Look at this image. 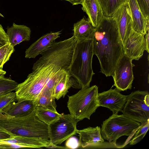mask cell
Returning a JSON list of instances; mask_svg holds the SVG:
<instances>
[{
    "label": "cell",
    "instance_id": "cell-26",
    "mask_svg": "<svg viewBox=\"0 0 149 149\" xmlns=\"http://www.w3.org/2000/svg\"><path fill=\"white\" fill-rule=\"evenodd\" d=\"M18 84L10 78L0 76V95L15 91Z\"/></svg>",
    "mask_w": 149,
    "mask_h": 149
},
{
    "label": "cell",
    "instance_id": "cell-37",
    "mask_svg": "<svg viewBox=\"0 0 149 149\" xmlns=\"http://www.w3.org/2000/svg\"><path fill=\"white\" fill-rule=\"evenodd\" d=\"M68 1L73 5H77L81 4L82 0H62Z\"/></svg>",
    "mask_w": 149,
    "mask_h": 149
},
{
    "label": "cell",
    "instance_id": "cell-33",
    "mask_svg": "<svg viewBox=\"0 0 149 149\" xmlns=\"http://www.w3.org/2000/svg\"><path fill=\"white\" fill-rule=\"evenodd\" d=\"M9 42L8 36L0 24V48Z\"/></svg>",
    "mask_w": 149,
    "mask_h": 149
},
{
    "label": "cell",
    "instance_id": "cell-4",
    "mask_svg": "<svg viewBox=\"0 0 149 149\" xmlns=\"http://www.w3.org/2000/svg\"><path fill=\"white\" fill-rule=\"evenodd\" d=\"M62 68L50 64L32 69L23 82L18 84L15 90L16 100H35L49 79Z\"/></svg>",
    "mask_w": 149,
    "mask_h": 149
},
{
    "label": "cell",
    "instance_id": "cell-24",
    "mask_svg": "<svg viewBox=\"0 0 149 149\" xmlns=\"http://www.w3.org/2000/svg\"><path fill=\"white\" fill-rule=\"evenodd\" d=\"M34 112L40 120L49 125L58 120L61 115L57 111L40 107H36Z\"/></svg>",
    "mask_w": 149,
    "mask_h": 149
},
{
    "label": "cell",
    "instance_id": "cell-12",
    "mask_svg": "<svg viewBox=\"0 0 149 149\" xmlns=\"http://www.w3.org/2000/svg\"><path fill=\"white\" fill-rule=\"evenodd\" d=\"M116 20L123 46L133 31L132 20L128 2L121 6L112 17Z\"/></svg>",
    "mask_w": 149,
    "mask_h": 149
},
{
    "label": "cell",
    "instance_id": "cell-22",
    "mask_svg": "<svg viewBox=\"0 0 149 149\" xmlns=\"http://www.w3.org/2000/svg\"><path fill=\"white\" fill-rule=\"evenodd\" d=\"M3 143H13L27 146L32 148H48L52 145L50 140L38 139L31 138L23 137H15L12 138L0 141Z\"/></svg>",
    "mask_w": 149,
    "mask_h": 149
},
{
    "label": "cell",
    "instance_id": "cell-8",
    "mask_svg": "<svg viewBox=\"0 0 149 149\" xmlns=\"http://www.w3.org/2000/svg\"><path fill=\"white\" fill-rule=\"evenodd\" d=\"M123 114L144 124L149 121V95L147 91H137L128 95L121 111Z\"/></svg>",
    "mask_w": 149,
    "mask_h": 149
},
{
    "label": "cell",
    "instance_id": "cell-5",
    "mask_svg": "<svg viewBox=\"0 0 149 149\" xmlns=\"http://www.w3.org/2000/svg\"><path fill=\"white\" fill-rule=\"evenodd\" d=\"M98 87L96 85L82 88L77 93L68 96L67 107L70 114L80 121L91 115L99 107L97 99Z\"/></svg>",
    "mask_w": 149,
    "mask_h": 149
},
{
    "label": "cell",
    "instance_id": "cell-16",
    "mask_svg": "<svg viewBox=\"0 0 149 149\" xmlns=\"http://www.w3.org/2000/svg\"><path fill=\"white\" fill-rule=\"evenodd\" d=\"M36 107L35 101L25 100L13 102L2 111L3 113L12 117H21L28 116L34 111Z\"/></svg>",
    "mask_w": 149,
    "mask_h": 149
},
{
    "label": "cell",
    "instance_id": "cell-15",
    "mask_svg": "<svg viewBox=\"0 0 149 149\" xmlns=\"http://www.w3.org/2000/svg\"><path fill=\"white\" fill-rule=\"evenodd\" d=\"M61 31L47 33L33 43L26 49L25 57L34 58L51 46L60 37Z\"/></svg>",
    "mask_w": 149,
    "mask_h": 149
},
{
    "label": "cell",
    "instance_id": "cell-38",
    "mask_svg": "<svg viewBox=\"0 0 149 149\" xmlns=\"http://www.w3.org/2000/svg\"><path fill=\"white\" fill-rule=\"evenodd\" d=\"M6 72L3 69H0V76H4L6 74Z\"/></svg>",
    "mask_w": 149,
    "mask_h": 149
},
{
    "label": "cell",
    "instance_id": "cell-28",
    "mask_svg": "<svg viewBox=\"0 0 149 149\" xmlns=\"http://www.w3.org/2000/svg\"><path fill=\"white\" fill-rule=\"evenodd\" d=\"M149 121L144 124H141L128 143L132 145L139 142L145 136L149 129Z\"/></svg>",
    "mask_w": 149,
    "mask_h": 149
},
{
    "label": "cell",
    "instance_id": "cell-1",
    "mask_svg": "<svg viewBox=\"0 0 149 149\" xmlns=\"http://www.w3.org/2000/svg\"><path fill=\"white\" fill-rule=\"evenodd\" d=\"M92 39L94 54L99 61L101 72L107 77L112 76L118 61L124 54L115 19L104 16L95 28Z\"/></svg>",
    "mask_w": 149,
    "mask_h": 149
},
{
    "label": "cell",
    "instance_id": "cell-31",
    "mask_svg": "<svg viewBox=\"0 0 149 149\" xmlns=\"http://www.w3.org/2000/svg\"><path fill=\"white\" fill-rule=\"evenodd\" d=\"M80 146L79 141L76 137L72 136L66 140L65 147L67 149H75Z\"/></svg>",
    "mask_w": 149,
    "mask_h": 149
},
{
    "label": "cell",
    "instance_id": "cell-19",
    "mask_svg": "<svg viewBox=\"0 0 149 149\" xmlns=\"http://www.w3.org/2000/svg\"><path fill=\"white\" fill-rule=\"evenodd\" d=\"M6 33L9 43L14 47L22 41H29L31 30L25 25H17L13 23L12 26L8 28Z\"/></svg>",
    "mask_w": 149,
    "mask_h": 149
},
{
    "label": "cell",
    "instance_id": "cell-9",
    "mask_svg": "<svg viewBox=\"0 0 149 149\" xmlns=\"http://www.w3.org/2000/svg\"><path fill=\"white\" fill-rule=\"evenodd\" d=\"M79 121L70 114H61L59 118L49 125L51 144L60 145L76 133Z\"/></svg>",
    "mask_w": 149,
    "mask_h": 149
},
{
    "label": "cell",
    "instance_id": "cell-21",
    "mask_svg": "<svg viewBox=\"0 0 149 149\" xmlns=\"http://www.w3.org/2000/svg\"><path fill=\"white\" fill-rule=\"evenodd\" d=\"M95 28L88 19L84 17L74 24L73 36L76 41L92 38Z\"/></svg>",
    "mask_w": 149,
    "mask_h": 149
},
{
    "label": "cell",
    "instance_id": "cell-25",
    "mask_svg": "<svg viewBox=\"0 0 149 149\" xmlns=\"http://www.w3.org/2000/svg\"><path fill=\"white\" fill-rule=\"evenodd\" d=\"M104 15L112 17L118 9L128 0H98Z\"/></svg>",
    "mask_w": 149,
    "mask_h": 149
},
{
    "label": "cell",
    "instance_id": "cell-6",
    "mask_svg": "<svg viewBox=\"0 0 149 149\" xmlns=\"http://www.w3.org/2000/svg\"><path fill=\"white\" fill-rule=\"evenodd\" d=\"M138 122L124 115L113 114L103 122L101 128L102 136L109 143L117 145V139L120 137L127 136L128 138L124 145L128 143L135 133L141 125Z\"/></svg>",
    "mask_w": 149,
    "mask_h": 149
},
{
    "label": "cell",
    "instance_id": "cell-27",
    "mask_svg": "<svg viewBox=\"0 0 149 149\" xmlns=\"http://www.w3.org/2000/svg\"><path fill=\"white\" fill-rule=\"evenodd\" d=\"M14 50V47L9 42L0 48V69H3L4 64L9 60Z\"/></svg>",
    "mask_w": 149,
    "mask_h": 149
},
{
    "label": "cell",
    "instance_id": "cell-11",
    "mask_svg": "<svg viewBox=\"0 0 149 149\" xmlns=\"http://www.w3.org/2000/svg\"><path fill=\"white\" fill-rule=\"evenodd\" d=\"M127 97L128 95L121 94L115 88L98 93L97 99L99 107L107 108L112 112L113 114H118L121 111Z\"/></svg>",
    "mask_w": 149,
    "mask_h": 149
},
{
    "label": "cell",
    "instance_id": "cell-35",
    "mask_svg": "<svg viewBox=\"0 0 149 149\" xmlns=\"http://www.w3.org/2000/svg\"><path fill=\"white\" fill-rule=\"evenodd\" d=\"M149 30H148L145 34V40L146 42V50L148 53L149 52Z\"/></svg>",
    "mask_w": 149,
    "mask_h": 149
},
{
    "label": "cell",
    "instance_id": "cell-34",
    "mask_svg": "<svg viewBox=\"0 0 149 149\" xmlns=\"http://www.w3.org/2000/svg\"><path fill=\"white\" fill-rule=\"evenodd\" d=\"M13 137L8 133L0 130V141L10 139Z\"/></svg>",
    "mask_w": 149,
    "mask_h": 149
},
{
    "label": "cell",
    "instance_id": "cell-18",
    "mask_svg": "<svg viewBox=\"0 0 149 149\" xmlns=\"http://www.w3.org/2000/svg\"><path fill=\"white\" fill-rule=\"evenodd\" d=\"M82 10L87 15L88 19L95 28L100 24L104 15L98 0H82Z\"/></svg>",
    "mask_w": 149,
    "mask_h": 149
},
{
    "label": "cell",
    "instance_id": "cell-30",
    "mask_svg": "<svg viewBox=\"0 0 149 149\" xmlns=\"http://www.w3.org/2000/svg\"><path fill=\"white\" fill-rule=\"evenodd\" d=\"M144 18L149 19V0H136Z\"/></svg>",
    "mask_w": 149,
    "mask_h": 149
},
{
    "label": "cell",
    "instance_id": "cell-10",
    "mask_svg": "<svg viewBox=\"0 0 149 149\" xmlns=\"http://www.w3.org/2000/svg\"><path fill=\"white\" fill-rule=\"evenodd\" d=\"M131 59L125 54L120 58L115 68L112 77L116 88L120 92L131 89L134 79Z\"/></svg>",
    "mask_w": 149,
    "mask_h": 149
},
{
    "label": "cell",
    "instance_id": "cell-7",
    "mask_svg": "<svg viewBox=\"0 0 149 149\" xmlns=\"http://www.w3.org/2000/svg\"><path fill=\"white\" fill-rule=\"evenodd\" d=\"M76 42L73 36L63 41L55 42L40 54L41 56L34 63L32 69L52 64L68 70Z\"/></svg>",
    "mask_w": 149,
    "mask_h": 149
},
{
    "label": "cell",
    "instance_id": "cell-14",
    "mask_svg": "<svg viewBox=\"0 0 149 149\" xmlns=\"http://www.w3.org/2000/svg\"><path fill=\"white\" fill-rule=\"evenodd\" d=\"M76 133L79 137L80 146L83 148L99 147L104 142L101 132V128L88 127L82 130L77 129Z\"/></svg>",
    "mask_w": 149,
    "mask_h": 149
},
{
    "label": "cell",
    "instance_id": "cell-17",
    "mask_svg": "<svg viewBox=\"0 0 149 149\" xmlns=\"http://www.w3.org/2000/svg\"><path fill=\"white\" fill-rule=\"evenodd\" d=\"M133 31L145 35L149 30V19H146L143 16L136 0H128Z\"/></svg>",
    "mask_w": 149,
    "mask_h": 149
},
{
    "label": "cell",
    "instance_id": "cell-20",
    "mask_svg": "<svg viewBox=\"0 0 149 149\" xmlns=\"http://www.w3.org/2000/svg\"><path fill=\"white\" fill-rule=\"evenodd\" d=\"M71 76L68 70H64L61 74L54 87V96L55 99L58 100L61 97H64L71 87L78 88Z\"/></svg>",
    "mask_w": 149,
    "mask_h": 149
},
{
    "label": "cell",
    "instance_id": "cell-23",
    "mask_svg": "<svg viewBox=\"0 0 149 149\" xmlns=\"http://www.w3.org/2000/svg\"><path fill=\"white\" fill-rule=\"evenodd\" d=\"M55 99L54 91L44 87L35 100L36 107H43L57 111Z\"/></svg>",
    "mask_w": 149,
    "mask_h": 149
},
{
    "label": "cell",
    "instance_id": "cell-39",
    "mask_svg": "<svg viewBox=\"0 0 149 149\" xmlns=\"http://www.w3.org/2000/svg\"><path fill=\"white\" fill-rule=\"evenodd\" d=\"M0 16H1V17H4L0 13Z\"/></svg>",
    "mask_w": 149,
    "mask_h": 149
},
{
    "label": "cell",
    "instance_id": "cell-29",
    "mask_svg": "<svg viewBox=\"0 0 149 149\" xmlns=\"http://www.w3.org/2000/svg\"><path fill=\"white\" fill-rule=\"evenodd\" d=\"M16 100L15 92H10L0 95V110H2L6 106Z\"/></svg>",
    "mask_w": 149,
    "mask_h": 149
},
{
    "label": "cell",
    "instance_id": "cell-3",
    "mask_svg": "<svg viewBox=\"0 0 149 149\" xmlns=\"http://www.w3.org/2000/svg\"><path fill=\"white\" fill-rule=\"evenodd\" d=\"M94 55L92 38L76 41L68 71L81 88L90 87L95 74L92 68Z\"/></svg>",
    "mask_w": 149,
    "mask_h": 149
},
{
    "label": "cell",
    "instance_id": "cell-13",
    "mask_svg": "<svg viewBox=\"0 0 149 149\" xmlns=\"http://www.w3.org/2000/svg\"><path fill=\"white\" fill-rule=\"evenodd\" d=\"M144 36L133 31L123 46L124 54L132 60L141 58L146 49Z\"/></svg>",
    "mask_w": 149,
    "mask_h": 149
},
{
    "label": "cell",
    "instance_id": "cell-36",
    "mask_svg": "<svg viewBox=\"0 0 149 149\" xmlns=\"http://www.w3.org/2000/svg\"><path fill=\"white\" fill-rule=\"evenodd\" d=\"M12 117H13L3 113L2 111L0 110V120H7Z\"/></svg>",
    "mask_w": 149,
    "mask_h": 149
},
{
    "label": "cell",
    "instance_id": "cell-32",
    "mask_svg": "<svg viewBox=\"0 0 149 149\" xmlns=\"http://www.w3.org/2000/svg\"><path fill=\"white\" fill-rule=\"evenodd\" d=\"M25 148H32L29 146L17 143L0 142V149H17Z\"/></svg>",
    "mask_w": 149,
    "mask_h": 149
},
{
    "label": "cell",
    "instance_id": "cell-2",
    "mask_svg": "<svg viewBox=\"0 0 149 149\" xmlns=\"http://www.w3.org/2000/svg\"><path fill=\"white\" fill-rule=\"evenodd\" d=\"M0 130L13 137L23 136L46 140L50 138L49 125L40 120L34 111L25 116L0 120Z\"/></svg>",
    "mask_w": 149,
    "mask_h": 149
}]
</instances>
